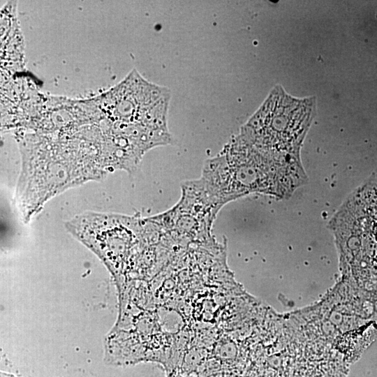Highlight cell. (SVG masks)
I'll list each match as a JSON object with an SVG mask.
<instances>
[{"instance_id":"1","label":"cell","mask_w":377,"mask_h":377,"mask_svg":"<svg viewBox=\"0 0 377 377\" xmlns=\"http://www.w3.org/2000/svg\"><path fill=\"white\" fill-rule=\"evenodd\" d=\"M21 168L14 201L24 223L52 198L90 181L103 179L96 145L80 132L71 135H27L20 142Z\"/></svg>"},{"instance_id":"2","label":"cell","mask_w":377,"mask_h":377,"mask_svg":"<svg viewBox=\"0 0 377 377\" xmlns=\"http://www.w3.org/2000/svg\"><path fill=\"white\" fill-rule=\"evenodd\" d=\"M201 177L226 203L253 193L287 198L307 182L300 156L272 154L239 136L205 162Z\"/></svg>"},{"instance_id":"3","label":"cell","mask_w":377,"mask_h":377,"mask_svg":"<svg viewBox=\"0 0 377 377\" xmlns=\"http://www.w3.org/2000/svg\"><path fill=\"white\" fill-rule=\"evenodd\" d=\"M67 230L93 251L113 274L124 259L149 232L147 218L111 213L85 212L65 224Z\"/></svg>"},{"instance_id":"4","label":"cell","mask_w":377,"mask_h":377,"mask_svg":"<svg viewBox=\"0 0 377 377\" xmlns=\"http://www.w3.org/2000/svg\"><path fill=\"white\" fill-rule=\"evenodd\" d=\"M182 190V198L175 207L149 219L170 235L211 238L212 223L226 203L201 177L184 184Z\"/></svg>"}]
</instances>
